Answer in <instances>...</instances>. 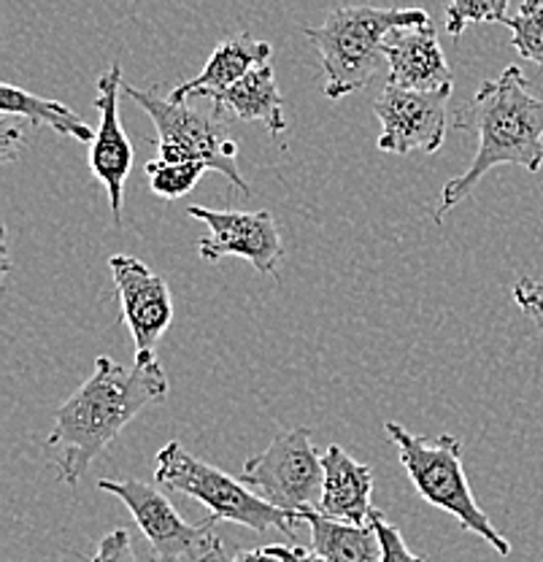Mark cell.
<instances>
[{"label":"cell","mask_w":543,"mask_h":562,"mask_svg":"<svg viewBox=\"0 0 543 562\" xmlns=\"http://www.w3.org/2000/svg\"><path fill=\"white\" fill-rule=\"evenodd\" d=\"M325 484L319 514L349 525H373L384 512L371 506L373 495V471L362 462L352 460L338 443L327 447L323 452Z\"/></svg>","instance_id":"cell-14"},{"label":"cell","mask_w":543,"mask_h":562,"mask_svg":"<svg viewBox=\"0 0 543 562\" xmlns=\"http://www.w3.org/2000/svg\"><path fill=\"white\" fill-rule=\"evenodd\" d=\"M430 22L425 9H376V5H341L327 14L319 27H303L317 46L325 70V95L330 101L362 90L387 63L384 41L398 27Z\"/></svg>","instance_id":"cell-3"},{"label":"cell","mask_w":543,"mask_h":562,"mask_svg":"<svg viewBox=\"0 0 543 562\" xmlns=\"http://www.w3.org/2000/svg\"><path fill=\"white\" fill-rule=\"evenodd\" d=\"M276 549L287 562H330V560H325L323 554L314 552L312 547L308 549L306 547H282V543H276Z\"/></svg>","instance_id":"cell-27"},{"label":"cell","mask_w":543,"mask_h":562,"mask_svg":"<svg viewBox=\"0 0 543 562\" xmlns=\"http://www.w3.org/2000/svg\"><path fill=\"white\" fill-rule=\"evenodd\" d=\"M301 522L312 527V549L330 562H382L376 525H349L319 512H303Z\"/></svg>","instance_id":"cell-17"},{"label":"cell","mask_w":543,"mask_h":562,"mask_svg":"<svg viewBox=\"0 0 543 562\" xmlns=\"http://www.w3.org/2000/svg\"><path fill=\"white\" fill-rule=\"evenodd\" d=\"M511 44L524 60L543 66V5L539 9H519L517 16H508Z\"/></svg>","instance_id":"cell-21"},{"label":"cell","mask_w":543,"mask_h":562,"mask_svg":"<svg viewBox=\"0 0 543 562\" xmlns=\"http://www.w3.org/2000/svg\"><path fill=\"white\" fill-rule=\"evenodd\" d=\"M454 131H476L478 149L471 168L446 181L435 206V222L463 203L493 168L522 166L535 173L543 166V101L530 92L519 66H508L498 79L484 81L468 103L454 111Z\"/></svg>","instance_id":"cell-2"},{"label":"cell","mask_w":543,"mask_h":562,"mask_svg":"<svg viewBox=\"0 0 543 562\" xmlns=\"http://www.w3.org/2000/svg\"><path fill=\"white\" fill-rule=\"evenodd\" d=\"M384 57L389 66L387 85L403 90H438L452 85V70L438 44L433 22L389 33L384 41Z\"/></svg>","instance_id":"cell-13"},{"label":"cell","mask_w":543,"mask_h":562,"mask_svg":"<svg viewBox=\"0 0 543 562\" xmlns=\"http://www.w3.org/2000/svg\"><path fill=\"white\" fill-rule=\"evenodd\" d=\"M155 482L181 492V495L195 497L219 522H236L254 532L282 530L284 536L295 538V522H301L295 514L282 512V508L262 501L257 492L241 484V479L227 476L219 468L197 460L179 441L166 443L157 452Z\"/></svg>","instance_id":"cell-5"},{"label":"cell","mask_w":543,"mask_h":562,"mask_svg":"<svg viewBox=\"0 0 543 562\" xmlns=\"http://www.w3.org/2000/svg\"><path fill=\"white\" fill-rule=\"evenodd\" d=\"M513 301L543 330V281L519 279L513 284Z\"/></svg>","instance_id":"cell-24"},{"label":"cell","mask_w":543,"mask_h":562,"mask_svg":"<svg viewBox=\"0 0 543 562\" xmlns=\"http://www.w3.org/2000/svg\"><path fill=\"white\" fill-rule=\"evenodd\" d=\"M90 562H138L136 552H133L131 532L122 530V527L120 530L109 532V536L101 541V547H98L95 558Z\"/></svg>","instance_id":"cell-25"},{"label":"cell","mask_w":543,"mask_h":562,"mask_svg":"<svg viewBox=\"0 0 543 562\" xmlns=\"http://www.w3.org/2000/svg\"><path fill=\"white\" fill-rule=\"evenodd\" d=\"M271 55L273 46L268 41L252 38V35H236V38L222 41L217 49L212 52L201 74L195 79H186L179 87H173L168 101L186 103L190 98H208L212 101L214 95L230 90L236 81H241L252 68L268 66Z\"/></svg>","instance_id":"cell-15"},{"label":"cell","mask_w":543,"mask_h":562,"mask_svg":"<svg viewBox=\"0 0 543 562\" xmlns=\"http://www.w3.org/2000/svg\"><path fill=\"white\" fill-rule=\"evenodd\" d=\"M373 525H376L378 541H382V562H428L406 547L400 530L395 525H389L387 517H378Z\"/></svg>","instance_id":"cell-23"},{"label":"cell","mask_w":543,"mask_h":562,"mask_svg":"<svg viewBox=\"0 0 543 562\" xmlns=\"http://www.w3.org/2000/svg\"><path fill=\"white\" fill-rule=\"evenodd\" d=\"M222 558V554H208V558H201V560H192V562H217ZM149 562H157L155 558H151Z\"/></svg>","instance_id":"cell-28"},{"label":"cell","mask_w":543,"mask_h":562,"mask_svg":"<svg viewBox=\"0 0 543 562\" xmlns=\"http://www.w3.org/2000/svg\"><path fill=\"white\" fill-rule=\"evenodd\" d=\"M186 216L208 225V236L197 241L203 260L219 262L225 257H241L254 271L276 277L284 246L271 211H217L190 206Z\"/></svg>","instance_id":"cell-10"},{"label":"cell","mask_w":543,"mask_h":562,"mask_svg":"<svg viewBox=\"0 0 543 562\" xmlns=\"http://www.w3.org/2000/svg\"><path fill=\"white\" fill-rule=\"evenodd\" d=\"M157 127V151L166 162H203L230 181V187L249 195V184L238 173V144L227 136V127L219 114H201L184 103H171L155 90L122 87Z\"/></svg>","instance_id":"cell-6"},{"label":"cell","mask_w":543,"mask_h":562,"mask_svg":"<svg viewBox=\"0 0 543 562\" xmlns=\"http://www.w3.org/2000/svg\"><path fill=\"white\" fill-rule=\"evenodd\" d=\"M122 68L114 63L106 74L98 79L95 109L101 111V125H98L95 140H92L90 168L95 179L106 190L114 222H122V206H125V181L133 168V146L127 140L120 122V90H122Z\"/></svg>","instance_id":"cell-12"},{"label":"cell","mask_w":543,"mask_h":562,"mask_svg":"<svg viewBox=\"0 0 543 562\" xmlns=\"http://www.w3.org/2000/svg\"><path fill=\"white\" fill-rule=\"evenodd\" d=\"M241 484L297 519L303 512H319L325 465L323 452L312 443V430L295 427L276 432L265 452L244 462Z\"/></svg>","instance_id":"cell-7"},{"label":"cell","mask_w":543,"mask_h":562,"mask_svg":"<svg viewBox=\"0 0 543 562\" xmlns=\"http://www.w3.org/2000/svg\"><path fill=\"white\" fill-rule=\"evenodd\" d=\"M98 490L111 492L125 503L136 525L142 527L144 538L149 541L157 562H192L208 558V554H222V541L214 532L219 519L208 517L201 525L184 522L160 490L136 482V479H125V482L103 479L98 482Z\"/></svg>","instance_id":"cell-8"},{"label":"cell","mask_w":543,"mask_h":562,"mask_svg":"<svg viewBox=\"0 0 543 562\" xmlns=\"http://www.w3.org/2000/svg\"><path fill=\"white\" fill-rule=\"evenodd\" d=\"M384 430H387L389 441L398 447L403 468H406L408 479H411L419 495L430 506L452 514L465 530L484 538L500 558H508L511 543L506 541L504 532H498V527L489 522V517L478 508L476 497L471 492L463 468V443L449 436V432H441L435 438H422L417 432L406 430L398 422H387Z\"/></svg>","instance_id":"cell-4"},{"label":"cell","mask_w":543,"mask_h":562,"mask_svg":"<svg viewBox=\"0 0 543 562\" xmlns=\"http://www.w3.org/2000/svg\"><path fill=\"white\" fill-rule=\"evenodd\" d=\"M206 171L208 166H203V162L151 160L146 162V181H149V190L157 198H162V201H177V198H184L186 192L195 190V184L203 179Z\"/></svg>","instance_id":"cell-19"},{"label":"cell","mask_w":543,"mask_h":562,"mask_svg":"<svg viewBox=\"0 0 543 562\" xmlns=\"http://www.w3.org/2000/svg\"><path fill=\"white\" fill-rule=\"evenodd\" d=\"M114 277L116 301L122 306V319L131 327L136 355H155V347L173 319V301L168 281L151 273L138 257L114 255L109 260Z\"/></svg>","instance_id":"cell-11"},{"label":"cell","mask_w":543,"mask_h":562,"mask_svg":"<svg viewBox=\"0 0 543 562\" xmlns=\"http://www.w3.org/2000/svg\"><path fill=\"white\" fill-rule=\"evenodd\" d=\"M0 111L3 114L22 116L31 122L33 127H52L60 136H71L76 140H95L98 127H90L79 114H73L68 105L57 101H46V98L33 95V92L22 90L14 85H0Z\"/></svg>","instance_id":"cell-18"},{"label":"cell","mask_w":543,"mask_h":562,"mask_svg":"<svg viewBox=\"0 0 543 562\" xmlns=\"http://www.w3.org/2000/svg\"><path fill=\"white\" fill-rule=\"evenodd\" d=\"M33 131H38V127H33L31 122L22 120V116L3 114V120H0V160H16V157L25 151Z\"/></svg>","instance_id":"cell-22"},{"label":"cell","mask_w":543,"mask_h":562,"mask_svg":"<svg viewBox=\"0 0 543 562\" xmlns=\"http://www.w3.org/2000/svg\"><path fill=\"white\" fill-rule=\"evenodd\" d=\"M230 562H287V560H284L282 554H279L276 543H271V547L249 549V552H238Z\"/></svg>","instance_id":"cell-26"},{"label":"cell","mask_w":543,"mask_h":562,"mask_svg":"<svg viewBox=\"0 0 543 562\" xmlns=\"http://www.w3.org/2000/svg\"><path fill=\"white\" fill-rule=\"evenodd\" d=\"M449 101H452V85L438 90L384 87L373 103V114L382 122L378 149L389 155H411V151L433 155L446 140Z\"/></svg>","instance_id":"cell-9"},{"label":"cell","mask_w":543,"mask_h":562,"mask_svg":"<svg viewBox=\"0 0 543 562\" xmlns=\"http://www.w3.org/2000/svg\"><path fill=\"white\" fill-rule=\"evenodd\" d=\"M539 5H543V0H524L522 9H539Z\"/></svg>","instance_id":"cell-29"},{"label":"cell","mask_w":543,"mask_h":562,"mask_svg":"<svg viewBox=\"0 0 543 562\" xmlns=\"http://www.w3.org/2000/svg\"><path fill=\"white\" fill-rule=\"evenodd\" d=\"M508 3L511 0H449L446 5V33L460 38L468 25H489V22H508Z\"/></svg>","instance_id":"cell-20"},{"label":"cell","mask_w":543,"mask_h":562,"mask_svg":"<svg viewBox=\"0 0 543 562\" xmlns=\"http://www.w3.org/2000/svg\"><path fill=\"white\" fill-rule=\"evenodd\" d=\"M168 373L157 355H136L133 366L98 357L95 371L68 397L55 417L46 447L57 452V473L79 484L92 460L131 425L146 406L168 395Z\"/></svg>","instance_id":"cell-1"},{"label":"cell","mask_w":543,"mask_h":562,"mask_svg":"<svg viewBox=\"0 0 543 562\" xmlns=\"http://www.w3.org/2000/svg\"><path fill=\"white\" fill-rule=\"evenodd\" d=\"M214 114H233L238 120L247 122H262L271 136L287 131V120H284V103L279 95L276 76H273L271 66H257L244 76L241 81L230 87V90L219 92L212 98Z\"/></svg>","instance_id":"cell-16"}]
</instances>
